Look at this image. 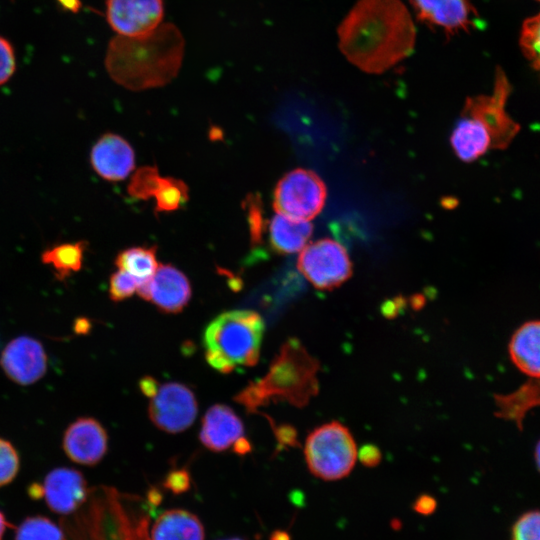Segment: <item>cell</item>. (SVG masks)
<instances>
[{
	"mask_svg": "<svg viewBox=\"0 0 540 540\" xmlns=\"http://www.w3.org/2000/svg\"><path fill=\"white\" fill-rule=\"evenodd\" d=\"M313 232L310 221L275 215L269 224L271 248L279 254H293L301 251Z\"/></svg>",
	"mask_w": 540,
	"mask_h": 540,
	"instance_id": "cell-23",
	"label": "cell"
},
{
	"mask_svg": "<svg viewBox=\"0 0 540 540\" xmlns=\"http://www.w3.org/2000/svg\"><path fill=\"white\" fill-rule=\"evenodd\" d=\"M29 491L32 498L42 497L52 512L65 517L84 504L90 489L80 471L57 467L46 474L42 484H32Z\"/></svg>",
	"mask_w": 540,
	"mask_h": 540,
	"instance_id": "cell-11",
	"label": "cell"
},
{
	"mask_svg": "<svg viewBox=\"0 0 540 540\" xmlns=\"http://www.w3.org/2000/svg\"><path fill=\"white\" fill-rule=\"evenodd\" d=\"M437 507L436 499L428 494L420 495L413 504V510L424 516L431 515Z\"/></svg>",
	"mask_w": 540,
	"mask_h": 540,
	"instance_id": "cell-37",
	"label": "cell"
},
{
	"mask_svg": "<svg viewBox=\"0 0 540 540\" xmlns=\"http://www.w3.org/2000/svg\"><path fill=\"white\" fill-rule=\"evenodd\" d=\"M139 497L106 486L90 489L84 504L62 517L66 540H150V509L139 511Z\"/></svg>",
	"mask_w": 540,
	"mask_h": 540,
	"instance_id": "cell-3",
	"label": "cell"
},
{
	"mask_svg": "<svg viewBox=\"0 0 540 540\" xmlns=\"http://www.w3.org/2000/svg\"><path fill=\"white\" fill-rule=\"evenodd\" d=\"M248 221L252 242L259 243L262 240L264 220L259 199L250 195L247 200Z\"/></svg>",
	"mask_w": 540,
	"mask_h": 540,
	"instance_id": "cell-34",
	"label": "cell"
},
{
	"mask_svg": "<svg viewBox=\"0 0 540 540\" xmlns=\"http://www.w3.org/2000/svg\"><path fill=\"white\" fill-rule=\"evenodd\" d=\"M381 452L374 445H365L358 451V459L366 467H375L381 461Z\"/></svg>",
	"mask_w": 540,
	"mask_h": 540,
	"instance_id": "cell-35",
	"label": "cell"
},
{
	"mask_svg": "<svg viewBox=\"0 0 540 540\" xmlns=\"http://www.w3.org/2000/svg\"><path fill=\"white\" fill-rule=\"evenodd\" d=\"M10 527L5 514L0 510V540H3L6 529Z\"/></svg>",
	"mask_w": 540,
	"mask_h": 540,
	"instance_id": "cell-40",
	"label": "cell"
},
{
	"mask_svg": "<svg viewBox=\"0 0 540 540\" xmlns=\"http://www.w3.org/2000/svg\"><path fill=\"white\" fill-rule=\"evenodd\" d=\"M297 268L318 290H331L352 275V262L346 249L329 238L307 244L299 254Z\"/></svg>",
	"mask_w": 540,
	"mask_h": 540,
	"instance_id": "cell-8",
	"label": "cell"
},
{
	"mask_svg": "<svg viewBox=\"0 0 540 540\" xmlns=\"http://www.w3.org/2000/svg\"><path fill=\"white\" fill-rule=\"evenodd\" d=\"M508 354L520 372L540 379V320L524 322L513 332Z\"/></svg>",
	"mask_w": 540,
	"mask_h": 540,
	"instance_id": "cell-19",
	"label": "cell"
},
{
	"mask_svg": "<svg viewBox=\"0 0 540 540\" xmlns=\"http://www.w3.org/2000/svg\"><path fill=\"white\" fill-rule=\"evenodd\" d=\"M304 457L315 477L335 481L350 474L358 459V449L350 430L332 421L310 432L304 444Z\"/></svg>",
	"mask_w": 540,
	"mask_h": 540,
	"instance_id": "cell-6",
	"label": "cell"
},
{
	"mask_svg": "<svg viewBox=\"0 0 540 540\" xmlns=\"http://www.w3.org/2000/svg\"><path fill=\"white\" fill-rule=\"evenodd\" d=\"M154 197L157 212H170L184 206L189 199V189L180 179L162 177Z\"/></svg>",
	"mask_w": 540,
	"mask_h": 540,
	"instance_id": "cell-27",
	"label": "cell"
},
{
	"mask_svg": "<svg viewBox=\"0 0 540 540\" xmlns=\"http://www.w3.org/2000/svg\"><path fill=\"white\" fill-rule=\"evenodd\" d=\"M417 18L447 36L468 31L476 12L470 0H409Z\"/></svg>",
	"mask_w": 540,
	"mask_h": 540,
	"instance_id": "cell-17",
	"label": "cell"
},
{
	"mask_svg": "<svg viewBox=\"0 0 540 540\" xmlns=\"http://www.w3.org/2000/svg\"><path fill=\"white\" fill-rule=\"evenodd\" d=\"M511 87L498 68L493 93L466 99L462 114L479 120L489 131L493 149H505L518 133L520 126L505 111V103Z\"/></svg>",
	"mask_w": 540,
	"mask_h": 540,
	"instance_id": "cell-9",
	"label": "cell"
},
{
	"mask_svg": "<svg viewBox=\"0 0 540 540\" xmlns=\"http://www.w3.org/2000/svg\"><path fill=\"white\" fill-rule=\"evenodd\" d=\"M520 44L525 56L540 71V14L524 22Z\"/></svg>",
	"mask_w": 540,
	"mask_h": 540,
	"instance_id": "cell-29",
	"label": "cell"
},
{
	"mask_svg": "<svg viewBox=\"0 0 540 540\" xmlns=\"http://www.w3.org/2000/svg\"><path fill=\"white\" fill-rule=\"evenodd\" d=\"M16 70V56L12 43L0 35V86L8 82Z\"/></svg>",
	"mask_w": 540,
	"mask_h": 540,
	"instance_id": "cell-33",
	"label": "cell"
},
{
	"mask_svg": "<svg viewBox=\"0 0 540 540\" xmlns=\"http://www.w3.org/2000/svg\"><path fill=\"white\" fill-rule=\"evenodd\" d=\"M140 280L130 273L118 269L109 279V296L115 302L131 297L138 289Z\"/></svg>",
	"mask_w": 540,
	"mask_h": 540,
	"instance_id": "cell-32",
	"label": "cell"
},
{
	"mask_svg": "<svg viewBox=\"0 0 540 540\" xmlns=\"http://www.w3.org/2000/svg\"><path fill=\"white\" fill-rule=\"evenodd\" d=\"M511 540H540V510L526 511L515 520Z\"/></svg>",
	"mask_w": 540,
	"mask_h": 540,
	"instance_id": "cell-31",
	"label": "cell"
},
{
	"mask_svg": "<svg viewBox=\"0 0 540 540\" xmlns=\"http://www.w3.org/2000/svg\"><path fill=\"white\" fill-rule=\"evenodd\" d=\"M457 157L472 162L492 148V138L486 127L477 119L461 114L450 137Z\"/></svg>",
	"mask_w": 540,
	"mask_h": 540,
	"instance_id": "cell-22",
	"label": "cell"
},
{
	"mask_svg": "<svg viewBox=\"0 0 540 540\" xmlns=\"http://www.w3.org/2000/svg\"><path fill=\"white\" fill-rule=\"evenodd\" d=\"M205 531L200 519L185 509L162 512L150 530V540H204Z\"/></svg>",
	"mask_w": 540,
	"mask_h": 540,
	"instance_id": "cell-20",
	"label": "cell"
},
{
	"mask_svg": "<svg viewBox=\"0 0 540 540\" xmlns=\"http://www.w3.org/2000/svg\"><path fill=\"white\" fill-rule=\"evenodd\" d=\"M20 470V456L13 444L0 438V487L10 484Z\"/></svg>",
	"mask_w": 540,
	"mask_h": 540,
	"instance_id": "cell-30",
	"label": "cell"
},
{
	"mask_svg": "<svg viewBox=\"0 0 540 540\" xmlns=\"http://www.w3.org/2000/svg\"><path fill=\"white\" fill-rule=\"evenodd\" d=\"M57 2L67 11L77 13L81 9L80 0H57Z\"/></svg>",
	"mask_w": 540,
	"mask_h": 540,
	"instance_id": "cell-39",
	"label": "cell"
},
{
	"mask_svg": "<svg viewBox=\"0 0 540 540\" xmlns=\"http://www.w3.org/2000/svg\"><path fill=\"white\" fill-rule=\"evenodd\" d=\"M338 39L351 64L379 74L412 53L416 30L400 0H358L339 25Z\"/></svg>",
	"mask_w": 540,
	"mask_h": 540,
	"instance_id": "cell-1",
	"label": "cell"
},
{
	"mask_svg": "<svg viewBox=\"0 0 540 540\" xmlns=\"http://www.w3.org/2000/svg\"><path fill=\"white\" fill-rule=\"evenodd\" d=\"M264 330V320L255 311L231 310L219 314L203 333L206 361L223 374L255 366Z\"/></svg>",
	"mask_w": 540,
	"mask_h": 540,
	"instance_id": "cell-5",
	"label": "cell"
},
{
	"mask_svg": "<svg viewBox=\"0 0 540 540\" xmlns=\"http://www.w3.org/2000/svg\"><path fill=\"white\" fill-rule=\"evenodd\" d=\"M115 264L140 280L151 278L158 268L156 247H131L118 253Z\"/></svg>",
	"mask_w": 540,
	"mask_h": 540,
	"instance_id": "cell-25",
	"label": "cell"
},
{
	"mask_svg": "<svg viewBox=\"0 0 540 540\" xmlns=\"http://www.w3.org/2000/svg\"><path fill=\"white\" fill-rule=\"evenodd\" d=\"M534 460H535L536 468H537L538 472L540 473V439L536 443V446H535Z\"/></svg>",
	"mask_w": 540,
	"mask_h": 540,
	"instance_id": "cell-41",
	"label": "cell"
},
{
	"mask_svg": "<svg viewBox=\"0 0 540 540\" xmlns=\"http://www.w3.org/2000/svg\"><path fill=\"white\" fill-rule=\"evenodd\" d=\"M166 486L174 493L183 492L189 487V477L184 470L175 471L167 477Z\"/></svg>",
	"mask_w": 540,
	"mask_h": 540,
	"instance_id": "cell-36",
	"label": "cell"
},
{
	"mask_svg": "<svg viewBox=\"0 0 540 540\" xmlns=\"http://www.w3.org/2000/svg\"><path fill=\"white\" fill-rule=\"evenodd\" d=\"M47 361L42 343L26 335L12 339L0 354V365L6 376L22 386L38 382L46 374Z\"/></svg>",
	"mask_w": 540,
	"mask_h": 540,
	"instance_id": "cell-13",
	"label": "cell"
},
{
	"mask_svg": "<svg viewBox=\"0 0 540 540\" xmlns=\"http://www.w3.org/2000/svg\"><path fill=\"white\" fill-rule=\"evenodd\" d=\"M137 293L165 313L181 312L192 294L186 275L171 264H159L154 275L140 283Z\"/></svg>",
	"mask_w": 540,
	"mask_h": 540,
	"instance_id": "cell-15",
	"label": "cell"
},
{
	"mask_svg": "<svg viewBox=\"0 0 540 540\" xmlns=\"http://www.w3.org/2000/svg\"><path fill=\"white\" fill-rule=\"evenodd\" d=\"M86 241L54 244L41 253V262L52 268L58 281H65L83 266Z\"/></svg>",
	"mask_w": 540,
	"mask_h": 540,
	"instance_id": "cell-24",
	"label": "cell"
},
{
	"mask_svg": "<svg viewBox=\"0 0 540 540\" xmlns=\"http://www.w3.org/2000/svg\"><path fill=\"white\" fill-rule=\"evenodd\" d=\"M222 540H243V539L235 537V538L222 539Z\"/></svg>",
	"mask_w": 540,
	"mask_h": 540,
	"instance_id": "cell-42",
	"label": "cell"
},
{
	"mask_svg": "<svg viewBox=\"0 0 540 540\" xmlns=\"http://www.w3.org/2000/svg\"><path fill=\"white\" fill-rule=\"evenodd\" d=\"M327 198L325 183L313 171L303 168L286 173L273 193L277 214L310 221L323 209Z\"/></svg>",
	"mask_w": 540,
	"mask_h": 540,
	"instance_id": "cell-7",
	"label": "cell"
},
{
	"mask_svg": "<svg viewBox=\"0 0 540 540\" xmlns=\"http://www.w3.org/2000/svg\"><path fill=\"white\" fill-rule=\"evenodd\" d=\"M184 54L180 29L173 23H162L142 36H114L107 46L104 65L115 83L142 91L165 86L176 78Z\"/></svg>",
	"mask_w": 540,
	"mask_h": 540,
	"instance_id": "cell-2",
	"label": "cell"
},
{
	"mask_svg": "<svg viewBox=\"0 0 540 540\" xmlns=\"http://www.w3.org/2000/svg\"><path fill=\"white\" fill-rule=\"evenodd\" d=\"M320 364L296 338H289L261 379L251 382L235 396L248 412L272 401L304 407L319 392Z\"/></svg>",
	"mask_w": 540,
	"mask_h": 540,
	"instance_id": "cell-4",
	"label": "cell"
},
{
	"mask_svg": "<svg viewBox=\"0 0 540 540\" xmlns=\"http://www.w3.org/2000/svg\"><path fill=\"white\" fill-rule=\"evenodd\" d=\"M93 170L107 181L125 179L135 167V154L131 145L114 133L102 135L90 152Z\"/></svg>",
	"mask_w": 540,
	"mask_h": 540,
	"instance_id": "cell-18",
	"label": "cell"
},
{
	"mask_svg": "<svg viewBox=\"0 0 540 540\" xmlns=\"http://www.w3.org/2000/svg\"><path fill=\"white\" fill-rule=\"evenodd\" d=\"M62 448L74 463L94 466L105 456L108 449V435L101 423L91 417H81L65 430Z\"/></svg>",
	"mask_w": 540,
	"mask_h": 540,
	"instance_id": "cell-16",
	"label": "cell"
},
{
	"mask_svg": "<svg viewBox=\"0 0 540 540\" xmlns=\"http://www.w3.org/2000/svg\"><path fill=\"white\" fill-rule=\"evenodd\" d=\"M149 398V417L152 423L164 432H182L191 426L197 416L196 397L184 384H159Z\"/></svg>",
	"mask_w": 540,
	"mask_h": 540,
	"instance_id": "cell-10",
	"label": "cell"
},
{
	"mask_svg": "<svg viewBox=\"0 0 540 540\" xmlns=\"http://www.w3.org/2000/svg\"><path fill=\"white\" fill-rule=\"evenodd\" d=\"M158 385L159 383L153 377H150V376L143 377L139 383L141 392L147 397L152 396V394L157 389Z\"/></svg>",
	"mask_w": 540,
	"mask_h": 540,
	"instance_id": "cell-38",
	"label": "cell"
},
{
	"mask_svg": "<svg viewBox=\"0 0 540 540\" xmlns=\"http://www.w3.org/2000/svg\"><path fill=\"white\" fill-rule=\"evenodd\" d=\"M105 16L116 35L137 37L163 23V0H106Z\"/></svg>",
	"mask_w": 540,
	"mask_h": 540,
	"instance_id": "cell-12",
	"label": "cell"
},
{
	"mask_svg": "<svg viewBox=\"0 0 540 540\" xmlns=\"http://www.w3.org/2000/svg\"><path fill=\"white\" fill-rule=\"evenodd\" d=\"M162 177L155 166L140 167L132 175L127 191L128 194L139 200H148L155 196Z\"/></svg>",
	"mask_w": 540,
	"mask_h": 540,
	"instance_id": "cell-28",
	"label": "cell"
},
{
	"mask_svg": "<svg viewBox=\"0 0 540 540\" xmlns=\"http://www.w3.org/2000/svg\"><path fill=\"white\" fill-rule=\"evenodd\" d=\"M495 416L513 422L519 430L527 414L540 407V379L529 378L516 390L494 396Z\"/></svg>",
	"mask_w": 540,
	"mask_h": 540,
	"instance_id": "cell-21",
	"label": "cell"
},
{
	"mask_svg": "<svg viewBox=\"0 0 540 540\" xmlns=\"http://www.w3.org/2000/svg\"><path fill=\"white\" fill-rule=\"evenodd\" d=\"M14 540H66V536L60 523L43 515H33L16 527Z\"/></svg>",
	"mask_w": 540,
	"mask_h": 540,
	"instance_id": "cell-26",
	"label": "cell"
},
{
	"mask_svg": "<svg viewBox=\"0 0 540 540\" xmlns=\"http://www.w3.org/2000/svg\"><path fill=\"white\" fill-rule=\"evenodd\" d=\"M199 437L206 448L215 452L231 449L245 455L251 450L242 421L227 405L215 404L206 411Z\"/></svg>",
	"mask_w": 540,
	"mask_h": 540,
	"instance_id": "cell-14",
	"label": "cell"
}]
</instances>
